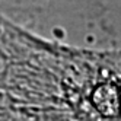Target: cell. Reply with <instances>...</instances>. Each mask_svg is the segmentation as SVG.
<instances>
[{
    "label": "cell",
    "mask_w": 121,
    "mask_h": 121,
    "mask_svg": "<svg viewBox=\"0 0 121 121\" xmlns=\"http://www.w3.org/2000/svg\"><path fill=\"white\" fill-rule=\"evenodd\" d=\"M92 105L101 115L114 118L121 109V93L112 83H101L93 89L91 95Z\"/></svg>",
    "instance_id": "cell-1"
}]
</instances>
